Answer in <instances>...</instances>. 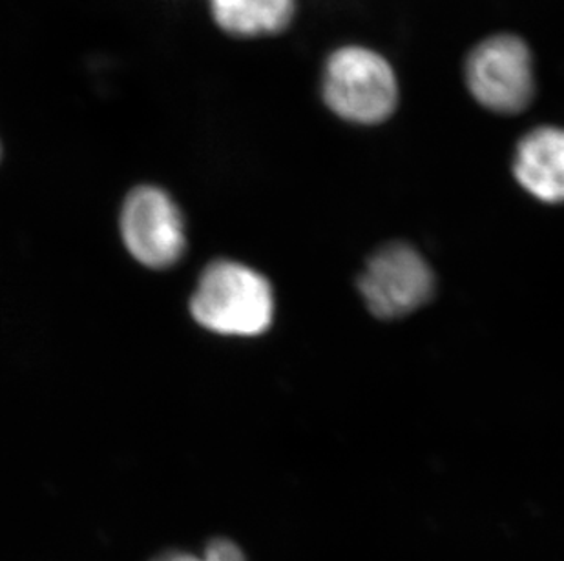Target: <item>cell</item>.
Returning <instances> with one entry per match:
<instances>
[{"instance_id": "1", "label": "cell", "mask_w": 564, "mask_h": 561, "mask_svg": "<svg viewBox=\"0 0 564 561\" xmlns=\"http://www.w3.org/2000/svg\"><path fill=\"white\" fill-rule=\"evenodd\" d=\"M191 312L214 334L254 338L274 318V292L260 272L235 261L208 265L192 294Z\"/></svg>"}, {"instance_id": "2", "label": "cell", "mask_w": 564, "mask_h": 561, "mask_svg": "<svg viewBox=\"0 0 564 561\" xmlns=\"http://www.w3.org/2000/svg\"><path fill=\"white\" fill-rule=\"evenodd\" d=\"M322 94L330 112L357 124L383 122L399 105V82L388 58L366 46H344L327 58Z\"/></svg>"}, {"instance_id": "3", "label": "cell", "mask_w": 564, "mask_h": 561, "mask_svg": "<svg viewBox=\"0 0 564 561\" xmlns=\"http://www.w3.org/2000/svg\"><path fill=\"white\" fill-rule=\"evenodd\" d=\"M464 77L475 101L491 112L521 113L535 96L532 52L510 33L477 44L466 58Z\"/></svg>"}, {"instance_id": "4", "label": "cell", "mask_w": 564, "mask_h": 561, "mask_svg": "<svg viewBox=\"0 0 564 561\" xmlns=\"http://www.w3.org/2000/svg\"><path fill=\"white\" fill-rule=\"evenodd\" d=\"M358 286L369 312L380 319H397L432 299L435 276L413 246L393 243L368 261Z\"/></svg>"}, {"instance_id": "5", "label": "cell", "mask_w": 564, "mask_h": 561, "mask_svg": "<svg viewBox=\"0 0 564 561\" xmlns=\"http://www.w3.org/2000/svg\"><path fill=\"white\" fill-rule=\"evenodd\" d=\"M121 235L128 252L149 268L176 265L187 249L180 208L155 186H139L130 191L121 212Z\"/></svg>"}, {"instance_id": "6", "label": "cell", "mask_w": 564, "mask_h": 561, "mask_svg": "<svg viewBox=\"0 0 564 561\" xmlns=\"http://www.w3.org/2000/svg\"><path fill=\"white\" fill-rule=\"evenodd\" d=\"M513 174L539 201L564 202V128L541 127L517 146Z\"/></svg>"}, {"instance_id": "7", "label": "cell", "mask_w": 564, "mask_h": 561, "mask_svg": "<svg viewBox=\"0 0 564 561\" xmlns=\"http://www.w3.org/2000/svg\"><path fill=\"white\" fill-rule=\"evenodd\" d=\"M213 19L225 33L252 38L288 30L296 0H210Z\"/></svg>"}, {"instance_id": "8", "label": "cell", "mask_w": 564, "mask_h": 561, "mask_svg": "<svg viewBox=\"0 0 564 561\" xmlns=\"http://www.w3.org/2000/svg\"><path fill=\"white\" fill-rule=\"evenodd\" d=\"M152 561H247L246 554L235 541L214 540L208 543L203 557H194L188 552L171 551Z\"/></svg>"}]
</instances>
